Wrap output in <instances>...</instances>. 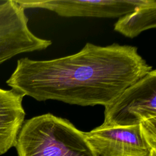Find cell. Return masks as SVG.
<instances>
[{
	"label": "cell",
	"instance_id": "1",
	"mask_svg": "<svg viewBox=\"0 0 156 156\" xmlns=\"http://www.w3.org/2000/svg\"><path fill=\"white\" fill-rule=\"evenodd\" d=\"M152 68L135 46L87 43L79 52L63 57L19 59L6 83L38 101L106 107Z\"/></svg>",
	"mask_w": 156,
	"mask_h": 156
},
{
	"label": "cell",
	"instance_id": "2",
	"mask_svg": "<svg viewBox=\"0 0 156 156\" xmlns=\"http://www.w3.org/2000/svg\"><path fill=\"white\" fill-rule=\"evenodd\" d=\"M15 147L18 156H97L83 132L51 113L24 120Z\"/></svg>",
	"mask_w": 156,
	"mask_h": 156
},
{
	"label": "cell",
	"instance_id": "3",
	"mask_svg": "<svg viewBox=\"0 0 156 156\" xmlns=\"http://www.w3.org/2000/svg\"><path fill=\"white\" fill-rule=\"evenodd\" d=\"M156 126V70L152 69L105 107L104 127Z\"/></svg>",
	"mask_w": 156,
	"mask_h": 156
},
{
	"label": "cell",
	"instance_id": "4",
	"mask_svg": "<svg viewBox=\"0 0 156 156\" xmlns=\"http://www.w3.org/2000/svg\"><path fill=\"white\" fill-rule=\"evenodd\" d=\"M84 133L97 156H156V129L101 125Z\"/></svg>",
	"mask_w": 156,
	"mask_h": 156
},
{
	"label": "cell",
	"instance_id": "5",
	"mask_svg": "<svg viewBox=\"0 0 156 156\" xmlns=\"http://www.w3.org/2000/svg\"><path fill=\"white\" fill-rule=\"evenodd\" d=\"M23 9L39 8L64 17H121L134 10L144 0H23L16 1Z\"/></svg>",
	"mask_w": 156,
	"mask_h": 156
},
{
	"label": "cell",
	"instance_id": "6",
	"mask_svg": "<svg viewBox=\"0 0 156 156\" xmlns=\"http://www.w3.org/2000/svg\"><path fill=\"white\" fill-rule=\"evenodd\" d=\"M22 94L0 88V155L15 146L26 115Z\"/></svg>",
	"mask_w": 156,
	"mask_h": 156
},
{
	"label": "cell",
	"instance_id": "7",
	"mask_svg": "<svg viewBox=\"0 0 156 156\" xmlns=\"http://www.w3.org/2000/svg\"><path fill=\"white\" fill-rule=\"evenodd\" d=\"M156 27V1L144 0L133 11L119 18L114 30L133 38L142 32Z\"/></svg>",
	"mask_w": 156,
	"mask_h": 156
},
{
	"label": "cell",
	"instance_id": "8",
	"mask_svg": "<svg viewBox=\"0 0 156 156\" xmlns=\"http://www.w3.org/2000/svg\"><path fill=\"white\" fill-rule=\"evenodd\" d=\"M28 18L16 0L0 4V41L32 34L28 27Z\"/></svg>",
	"mask_w": 156,
	"mask_h": 156
},
{
	"label": "cell",
	"instance_id": "9",
	"mask_svg": "<svg viewBox=\"0 0 156 156\" xmlns=\"http://www.w3.org/2000/svg\"><path fill=\"white\" fill-rule=\"evenodd\" d=\"M51 44V40L40 38L34 34L1 41L0 64L19 54L45 49Z\"/></svg>",
	"mask_w": 156,
	"mask_h": 156
}]
</instances>
